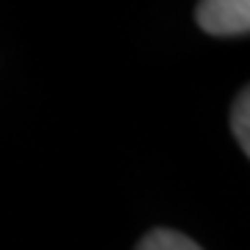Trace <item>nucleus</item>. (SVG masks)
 Returning <instances> with one entry per match:
<instances>
[{"mask_svg": "<svg viewBox=\"0 0 250 250\" xmlns=\"http://www.w3.org/2000/svg\"><path fill=\"white\" fill-rule=\"evenodd\" d=\"M136 250H203L197 242H192L189 236L178 231H170V228H156V231L145 233Z\"/></svg>", "mask_w": 250, "mask_h": 250, "instance_id": "f03ea898", "label": "nucleus"}, {"mask_svg": "<svg viewBox=\"0 0 250 250\" xmlns=\"http://www.w3.org/2000/svg\"><path fill=\"white\" fill-rule=\"evenodd\" d=\"M231 131H233L236 145L242 147V153L248 156V153H250V92H248V86H245V89L236 95V100H233Z\"/></svg>", "mask_w": 250, "mask_h": 250, "instance_id": "7ed1b4c3", "label": "nucleus"}, {"mask_svg": "<svg viewBox=\"0 0 250 250\" xmlns=\"http://www.w3.org/2000/svg\"><path fill=\"white\" fill-rule=\"evenodd\" d=\"M197 25L211 36H245L250 28L248 0H206L195 9Z\"/></svg>", "mask_w": 250, "mask_h": 250, "instance_id": "f257e3e1", "label": "nucleus"}]
</instances>
